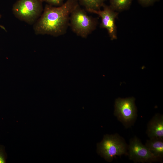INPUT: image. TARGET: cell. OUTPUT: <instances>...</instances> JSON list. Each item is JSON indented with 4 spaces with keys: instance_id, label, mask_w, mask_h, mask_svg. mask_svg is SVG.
Segmentation results:
<instances>
[{
    "instance_id": "6da1fadb",
    "label": "cell",
    "mask_w": 163,
    "mask_h": 163,
    "mask_svg": "<svg viewBox=\"0 0 163 163\" xmlns=\"http://www.w3.org/2000/svg\"><path fill=\"white\" fill-rule=\"evenodd\" d=\"M78 4V0H67L59 6L46 4L41 15L34 24L35 33L54 37L65 34L69 26L71 13Z\"/></svg>"
},
{
    "instance_id": "7a4b0ae2",
    "label": "cell",
    "mask_w": 163,
    "mask_h": 163,
    "mask_svg": "<svg viewBox=\"0 0 163 163\" xmlns=\"http://www.w3.org/2000/svg\"><path fill=\"white\" fill-rule=\"evenodd\" d=\"M128 145L119 134H106L97 144V152L106 161L111 162L117 156L127 154Z\"/></svg>"
},
{
    "instance_id": "3957f363",
    "label": "cell",
    "mask_w": 163,
    "mask_h": 163,
    "mask_svg": "<svg viewBox=\"0 0 163 163\" xmlns=\"http://www.w3.org/2000/svg\"><path fill=\"white\" fill-rule=\"evenodd\" d=\"M96 19L87 14L78 4L72 10L70 15L69 26L77 35L86 38L95 29Z\"/></svg>"
},
{
    "instance_id": "277c9868",
    "label": "cell",
    "mask_w": 163,
    "mask_h": 163,
    "mask_svg": "<svg viewBox=\"0 0 163 163\" xmlns=\"http://www.w3.org/2000/svg\"><path fill=\"white\" fill-rule=\"evenodd\" d=\"M42 3L41 0H18L13 6V13L20 20L34 24L43 11Z\"/></svg>"
},
{
    "instance_id": "5b68a950",
    "label": "cell",
    "mask_w": 163,
    "mask_h": 163,
    "mask_svg": "<svg viewBox=\"0 0 163 163\" xmlns=\"http://www.w3.org/2000/svg\"><path fill=\"white\" fill-rule=\"evenodd\" d=\"M135 100L133 97L119 98L115 100L114 115L126 128L132 126L137 118Z\"/></svg>"
},
{
    "instance_id": "8992f818",
    "label": "cell",
    "mask_w": 163,
    "mask_h": 163,
    "mask_svg": "<svg viewBox=\"0 0 163 163\" xmlns=\"http://www.w3.org/2000/svg\"><path fill=\"white\" fill-rule=\"evenodd\" d=\"M129 159L135 163L161 162L136 137L131 139L128 146Z\"/></svg>"
},
{
    "instance_id": "52a82bcc",
    "label": "cell",
    "mask_w": 163,
    "mask_h": 163,
    "mask_svg": "<svg viewBox=\"0 0 163 163\" xmlns=\"http://www.w3.org/2000/svg\"><path fill=\"white\" fill-rule=\"evenodd\" d=\"M102 7L103 9L101 10H88L86 11L98 15L101 18L100 27L106 29L111 40H116L117 37L115 21L118 13L113 10L110 6L105 4Z\"/></svg>"
},
{
    "instance_id": "ba28073f",
    "label": "cell",
    "mask_w": 163,
    "mask_h": 163,
    "mask_svg": "<svg viewBox=\"0 0 163 163\" xmlns=\"http://www.w3.org/2000/svg\"><path fill=\"white\" fill-rule=\"evenodd\" d=\"M146 133L150 138L163 139V116L156 114L147 125Z\"/></svg>"
},
{
    "instance_id": "9c48e42d",
    "label": "cell",
    "mask_w": 163,
    "mask_h": 163,
    "mask_svg": "<svg viewBox=\"0 0 163 163\" xmlns=\"http://www.w3.org/2000/svg\"><path fill=\"white\" fill-rule=\"evenodd\" d=\"M145 145L152 153L162 161L163 158V139L150 138L147 140Z\"/></svg>"
},
{
    "instance_id": "30bf717a",
    "label": "cell",
    "mask_w": 163,
    "mask_h": 163,
    "mask_svg": "<svg viewBox=\"0 0 163 163\" xmlns=\"http://www.w3.org/2000/svg\"><path fill=\"white\" fill-rule=\"evenodd\" d=\"M106 0H78V2L88 10H98L102 7Z\"/></svg>"
},
{
    "instance_id": "8fae6325",
    "label": "cell",
    "mask_w": 163,
    "mask_h": 163,
    "mask_svg": "<svg viewBox=\"0 0 163 163\" xmlns=\"http://www.w3.org/2000/svg\"><path fill=\"white\" fill-rule=\"evenodd\" d=\"M133 0H109L111 8L116 11H121L127 9Z\"/></svg>"
},
{
    "instance_id": "7c38bea8",
    "label": "cell",
    "mask_w": 163,
    "mask_h": 163,
    "mask_svg": "<svg viewBox=\"0 0 163 163\" xmlns=\"http://www.w3.org/2000/svg\"><path fill=\"white\" fill-rule=\"evenodd\" d=\"M43 2L46 3L48 4L55 6H59L64 3V0H41Z\"/></svg>"
},
{
    "instance_id": "4fadbf2b",
    "label": "cell",
    "mask_w": 163,
    "mask_h": 163,
    "mask_svg": "<svg viewBox=\"0 0 163 163\" xmlns=\"http://www.w3.org/2000/svg\"><path fill=\"white\" fill-rule=\"evenodd\" d=\"M7 158L5 148L3 146L0 145V163H6Z\"/></svg>"
},
{
    "instance_id": "5bb4252c",
    "label": "cell",
    "mask_w": 163,
    "mask_h": 163,
    "mask_svg": "<svg viewBox=\"0 0 163 163\" xmlns=\"http://www.w3.org/2000/svg\"><path fill=\"white\" fill-rule=\"evenodd\" d=\"M158 0H137L140 5L144 7L150 5Z\"/></svg>"
},
{
    "instance_id": "9a60e30c",
    "label": "cell",
    "mask_w": 163,
    "mask_h": 163,
    "mask_svg": "<svg viewBox=\"0 0 163 163\" xmlns=\"http://www.w3.org/2000/svg\"><path fill=\"white\" fill-rule=\"evenodd\" d=\"M1 17H2L1 14L0 13V19L1 18ZM0 28H2V29H4V30H5V31L6 30V29H5V28L3 26H2L0 24Z\"/></svg>"
}]
</instances>
